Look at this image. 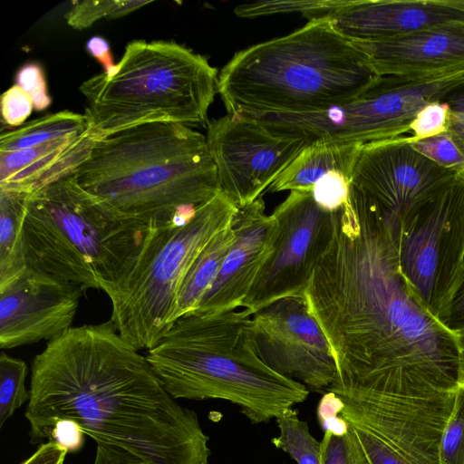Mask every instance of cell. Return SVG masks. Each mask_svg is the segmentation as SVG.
Returning a JSON list of instances; mask_svg holds the SVG:
<instances>
[{
	"label": "cell",
	"instance_id": "cell-29",
	"mask_svg": "<svg viewBox=\"0 0 464 464\" xmlns=\"http://www.w3.org/2000/svg\"><path fill=\"white\" fill-rule=\"evenodd\" d=\"M322 442V464H371L352 424L326 429Z\"/></svg>",
	"mask_w": 464,
	"mask_h": 464
},
{
	"label": "cell",
	"instance_id": "cell-22",
	"mask_svg": "<svg viewBox=\"0 0 464 464\" xmlns=\"http://www.w3.org/2000/svg\"><path fill=\"white\" fill-rule=\"evenodd\" d=\"M234 239L232 221L219 231L196 257L179 286L172 324L179 317L198 309L203 296L216 279Z\"/></svg>",
	"mask_w": 464,
	"mask_h": 464
},
{
	"label": "cell",
	"instance_id": "cell-15",
	"mask_svg": "<svg viewBox=\"0 0 464 464\" xmlns=\"http://www.w3.org/2000/svg\"><path fill=\"white\" fill-rule=\"evenodd\" d=\"M457 176L418 152L405 135L363 144L350 187L373 199L400 223Z\"/></svg>",
	"mask_w": 464,
	"mask_h": 464
},
{
	"label": "cell",
	"instance_id": "cell-16",
	"mask_svg": "<svg viewBox=\"0 0 464 464\" xmlns=\"http://www.w3.org/2000/svg\"><path fill=\"white\" fill-rule=\"evenodd\" d=\"M87 290L25 266L0 284V347L52 341L70 328Z\"/></svg>",
	"mask_w": 464,
	"mask_h": 464
},
{
	"label": "cell",
	"instance_id": "cell-25",
	"mask_svg": "<svg viewBox=\"0 0 464 464\" xmlns=\"http://www.w3.org/2000/svg\"><path fill=\"white\" fill-rule=\"evenodd\" d=\"M280 433L272 439L273 445L288 453L297 464H322V442L315 440L308 423L298 418L290 408L276 418Z\"/></svg>",
	"mask_w": 464,
	"mask_h": 464
},
{
	"label": "cell",
	"instance_id": "cell-37",
	"mask_svg": "<svg viewBox=\"0 0 464 464\" xmlns=\"http://www.w3.org/2000/svg\"><path fill=\"white\" fill-rule=\"evenodd\" d=\"M440 102L449 107L450 120L447 131L464 155V82L446 93Z\"/></svg>",
	"mask_w": 464,
	"mask_h": 464
},
{
	"label": "cell",
	"instance_id": "cell-12",
	"mask_svg": "<svg viewBox=\"0 0 464 464\" xmlns=\"http://www.w3.org/2000/svg\"><path fill=\"white\" fill-rule=\"evenodd\" d=\"M271 216V250L242 304L251 314L282 298H304L333 236L334 212L318 206L311 191H290Z\"/></svg>",
	"mask_w": 464,
	"mask_h": 464
},
{
	"label": "cell",
	"instance_id": "cell-23",
	"mask_svg": "<svg viewBox=\"0 0 464 464\" xmlns=\"http://www.w3.org/2000/svg\"><path fill=\"white\" fill-rule=\"evenodd\" d=\"M31 194L0 188V284L26 266L23 227Z\"/></svg>",
	"mask_w": 464,
	"mask_h": 464
},
{
	"label": "cell",
	"instance_id": "cell-13",
	"mask_svg": "<svg viewBox=\"0 0 464 464\" xmlns=\"http://www.w3.org/2000/svg\"><path fill=\"white\" fill-rule=\"evenodd\" d=\"M207 145L219 191L237 208L262 197L310 141L275 132L246 116L227 114L208 121Z\"/></svg>",
	"mask_w": 464,
	"mask_h": 464
},
{
	"label": "cell",
	"instance_id": "cell-41",
	"mask_svg": "<svg viewBox=\"0 0 464 464\" xmlns=\"http://www.w3.org/2000/svg\"><path fill=\"white\" fill-rule=\"evenodd\" d=\"M86 50L103 67V72L110 71L115 63L109 42L102 36H92L86 43Z\"/></svg>",
	"mask_w": 464,
	"mask_h": 464
},
{
	"label": "cell",
	"instance_id": "cell-39",
	"mask_svg": "<svg viewBox=\"0 0 464 464\" xmlns=\"http://www.w3.org/2000/svg\"><path fill=\"white\" fill-rule=\"evenodd\" d=\"M93 464H149L139 455L122 447L99 442Z\"/></svg>",
	"mask_w": 464,
	"mask_h": 464
},
{
	"label": "cell",
	"instance_id": "cell-10",
	"mask_svg": "<svg viewBox=\"0 0 464 464\" xmlns=\"http://www.w3.org/2000/svg\"><path fill=\"white\" fill-rule=\"evenodd\" d=\"M457 392L409 397L333 392L371 464H439V445Z\"/></svg>",
	"mask_w": 464,
	"mask_h": 464
},
{
	"label": "cell",
	"instance_id": "cell-20",
	"mask_svg": "<svg viewBox=\"0 0 464 464\" xmlns=\"http://www.w3.org/2000/svg\"><path fill=\"white\" fill-rule=\"evenodd\" d=\"M95 139L88 130L24 150L0 151V188L33 194L66 178L86 158Z\"/></svg>",
	"mask_w": 464,
	"mask_h": 464
},
{
	"label": "cell",
	"instance_id": "cell-38",
	"mask_svg": "<svg viewBox=\"0 0 464 464\" xmlns=\"http://www.w3.org/2000/svg\"><path fill=\"white\" fill-rule=\"evenodd\" d=\"M84 435L86 434L83 430L75 420L61 419L54 424L49 440L58 443L68 452H76L83 446Z\"/></svg>",
	"mask_w": 464,
	"mask_h": 464
},
{
	"label": "cell",
	"instance_id": "cell-21",
	"mask_svg": "<svg viewBox=\"0 0 464 464\" xmlns=\"http://www.w3.org/2000/svg\"><path fill=\"white\" fill-rule=\"evenodd\" d=\"M362 146L359 143L312 141L297 154L268 190L312 191L315 182L333 170L352 177Z\"/></svg>",
	"mask_w": 464,
	"mask_h": 464
},
{
	"label": "cell",
	"instance_id": "cell-8",
	"mask_svg": "<svg viewBox=\"0 0 464 464\" xmlns=\"http://www.w3.org/2000/svg\"><path fill=\"white\" fill-rule=\"evenodd\" d=\"M237 208L221 191L174 217L154 219L128 273L105 294L120 335L136 349L155 346L172 324L179 286L205 246L233 221Z\"/></svg>",
	"mask_w": 464,
	"mask_h": 464
},
{
	"label": "cell",
	"instance_id": "cell-19",
	"mask_svg": "<svg viewBox=\"0 0 464 464\" xmlns=\"http://www.w3.org/2000/svg\"><path fill=\"white\" fill-rule=\"evenodd\" d=\"M353 43L379 76L436 73L464 65V24Z\"/></svg>",
	"mask_w": 464,
	"mask_h": 464
},
{
	"label": "cell",
	"instance_id": "cell-42",
	"mask_svg": "<svg viewBox=\"0 0 464 464\" xmlns=\"http://www.w3.org/2000/svg\"><path fill=\"white\" fill-rule=\"evenodd\" d=\"M461 343H464V333L458 335Z\"/></svg>",
	"mask_w": 464,
	"mask_h": 464
},
{
	"label": "cell",
	"instance_id": "cell-18",
	"mask_svg": "<svg viewBox=\"0 0 464 464\" xmlns=\"http://www.w3.org/2000/svg\"><path fill=\"white\" fill-rule=\"evenodd\" d=\"M233 227V245L216 279L194 312L213 314L242 307L271 250L275 220L271 215L266 214L262 197L237 208Z\"/></svg>",
	"mask_w": 464,
	"mask_h": 464
},
{
	"label": "cell",
	"instance_id": "cell-43",
	"mask_svg": "<svg viewBox=\"0 0 464 464\" xmlns=\"http://www.w3.org/2000/svg\"><path fill=\"white\" fill-rule=\"evenodd\" d=\"M461 346H462V349H463V352H464V343H461Z\"/></svg>",
	"mask_w": 464,
	"mask_h": 464
},
{
	"label": "cell",
	"instance_id": "cell-5",
	"mask_svg": "<svg viewBox=\"0 0 464 464\" xmlns=\"http://www.w3.org/2000/svg\"><path fill=\"white\" fill-rule=\"evenodd\" d=\"M246 309L177 319L146 359L167 392L176 399H219L237 405L253 424L267 422L309 391L279 374L259 357L253 319Z\"/></svg>",
	"mask_w": 464,
	"mask_h": 464
},
{
	"label": "cell",
	"instance_id": "cell-31",
	"mask_svg": "<svg viewBox=\"0 0 464 464\" xmlns=\"http://www.w3.org/2000/svg\"><path fill=\"white\" fill-rule=\"evenodd\" d=\"M406 138L413 149L437 165L464 174V155L447 130L421 140Z\"/></svg>",
	"mask_w": 464,
	"mask_h": 464
},
{
	"label": "cell",
	"instance_id": "cell-33",
	"mask_svg": "<svg viewBox=\"0 0 464 464\" xmlns=\"http://www.w3.org/2000/svg\"><path fill=\"white\" fill-rule=\"evenodd\" d=\"M449 120L448 105L440 101L431 102L416 114L407 136L410 140H421L440 134L448 130Z\"/></svg>",
	"mask_w": 464,
	"mask_h": 464
},
{
	"label": "cell",
	"instance_id": "cell-35",
	"mask_svg": "<svg viewBox=\"0 0 464 464\" xmlns=\"http://www.w3.org/2000/svg\"><path fill=\"white\" fill-rule=\"evenodd\" d=\"M15 84L21 87L32 99L37 111L47 109L52 99L48 93L43 67L36 63L23 65L15 75Z\"/></svg>",
	"mask_w": 464,
	"mask_h": 464
},
{
	"label": "cell",
	"instance_id": "cell-1",
	"mask_svg": "<svg viewBox=\"0 0 464 464\" xmlns=\"http://www.w3.org/2000/svg\"><path fill=\"white\" fill-rule=\"evenodd\" d=\"M397 220L350 188L304 293L337 366L331 392L409 397L464 385L459 338L419 302L401 275Z\"/></svg>",
	"mask_w": 464,
	"mask_h": 464
},
{
	"label": "cell",
	"instance_id": "cell-9",
	"mask_svg": "<svg viewBox=\"0 0 464 464\" xmlns=\"http://www.w3.org/2000/svg\"><path fill=\"white\" fill-rule=\"evenodd\" d=\"M464 82V65L429 74L380 76L357 98L308 113L245 112L269 130L310 141L367 144L409 134L420 109Z\"/></svg>",
	"mask_w": 464,
	"mask_h": 464
},
{
	"label": "cell",
	"instance_id": "cell-27",
	"mask_svg": "<svg viewBox=\"0 0 464 464\" xmlns=\"http://www.w3.org/2000/svg\"><path fill=\"white\" fill-rule=\"evenodd\" d=\"M342 0L259 1L237 5L234 13L241 18H256L276 14H301L308 20L327 17Z\"/></svg>",
	"mask_w": 464,
	"mask_h": 464
},
{
	"label": "cell",
	"instance_id": "cell-40",
	"mask_svg": "<svg viewBox=\"0 0 464 464\" xmlns=\"http://www.w3.org/2000/svg\"><path fill=\"white\" fill-rule=\"evenodd\" d=\"M67 453V450L49 440L42 444L35 453L21 464H63Z\"/></svg>",
	"mask_w": 464,
	"mask_h": 464
},
{
	"label": "cell",
	"instance_id": "cell-24",
	"mask_svg": "<svg viewBox=\"0 0 464 464\" xmlns=\"http://www.w3.org/2000/svg\"><path fill=\"white\" fill-rule=\"evenodd\" d=\"M88 130L84 114L62 111L24 123L14 130L3 131L0 151L24 150Z\"/></svg>",
	"mask_w": 464,
	"mask_h": 464
},
{
	"label": "cell",
	"instance_id": "cell-6",
	"mask_svg": "<svg viewBox=\"0 0 464 464\" xmlns=\"http://www.w3.org/2000/svg\"><path fill=\"white\" fill-rule=\"evenodd\" d=\"M218 70L172 41L136 40L108 72L84 81V115L91 133L102 138L150 123H208L218 92Z\"/></svg>",
	"mask_w": 464,
	"mask_h": 464
},
{
	"label": "cell",
	"instance_id": "cell-11",
	"mask_svg": "<svg viewBox=\"0 0 464 464\" xmlns=\"http://www.w3.org/2000/svg\"><path fill=\"white\" fill-rule=\"evenodd\" d=\"M396 248L401 276L436 316L464 262V174L398 222Z\"/></svg>",
	"mask_w": 464,
	"mask_h": 464
},
{
	"label": "cell",
	"instance_id": "cell-26",
	"mask_svg": "<svg viewBox=\"0 0 464 464\" xmlns=\"http://www.w3.org/2000/svg\"><path fill=\"white\" fill-rule=\"evenodd\" d=\"M27 365L20 359L2 352L0 354V428L26 401L30 391L25 388Z\"/></svg>",
	"mask_w": 464,
	"mask_h": 464
},
{
	"label": "cell",
	"instance_id": "cell-17",
	"mask_svg": "<svg viewBox=\"0 0 464 464\" xmlns=\"http://www.w3.org/2000/svg\"><path fill=\"white\" fill-rule=\"evenodd\" d=\"M326 18L350 41H377L464 24V0H342Z\"/></svg>",
	"mask_w": 464,
	"mask_h": 464
},
{
	"label": "cell",
	"instance_id": "cell-30",
	"mask_svg": "<svg viewBox=\"0 0 464 464\" xmlns=\"http://www.w3.org/2000/svg\"><path fill=\"white\" fill-rule=\"evenodd\" d=\"M439 464H464V385L456 394L452 411L440 436Z\"/></svg>",
	"mask_w": 464,
	"mask_h": 464
},
{
	"label": "cell",
	"instance_id": "cell-32",
	"mask_svg": "<svg viewBox=\"0 0 464 464\" xmlns=\"http://www.w3.org/2000/svg\"><path fill=\"white\" fill-rule=\"evenodd\" d=\"M350 179L351 177L337 170L325 174L313 186L311 192L314 201L330 212L340 209L348 200Z\"/></svg>",
	"mask_w": 464,
	"mask_h": 464
},
{
	"label": "cell",
	"instance_id": "cell-4",
	"mask_svg": "<svg viewBox=\"0 0 464 464\" xmlns=\"http://www.w3.org/2000/svg\"><path fill=\"white\" fill-rule=\"evenodd\" d=\"M380 78L326 17L236 53L218 74L229 114L308 113L357 98Z\"/></svg>",
	"mask_w": 464,
	"mask_h": 464
},
{
	"label": "cell",
	"instance_id": "cell-34",
	"mask_svg": "<svg viewBox=\"0 0 464 464\" xmlns=\"http://www.w3.org/2000/svg\"><path fill=\"white\" fill-rule=\"evenodd\" d=\"M435 317L456 335L464 333V262Z\"/></svg>",
	"mask_w": 464,
	"mask_h": 464
},
{
	"label": "cell",
	"instance_id": "cell-28",
	"mask_svg": "<svg viewBox=\"0 0 464 464\" xmlns=\"http://www.w3.org/2000/svg\"><path fill=\"white\" fill-rule=\"evenodd\" d=\"M151 1L130 0H85L74 2L65 14V20L69 26L83 30L91 27L100 19H114L127 15Z\"/></svg>",
	"mask_w": 464,
	"mask_h": 464
},
{
	"label": "cell",
	"instance_id": "cell-7",
	"mask_svg": "<svg viewBox=\"0 0 464 464\" xmlns=\"http://www.w3.org/2000/svg\"><path fill=\"white\" fill-rule=\"evenodd\" d=\"M153 220L117 218L63 179L29 198L23 227L25 266L105 293L130 269Z\"/></svg>",
	"mask_w": 464,
	"mask_h": 464
},
{
	"label": "cell",
	"instance_id": "cell-14",
	"mask_svg": "<svg viewBox=\"0 0 464 464\" xmlns=\"http://www.w3.org/2000/svg\"><path fill=\"white\" fill-rule=\"evenodd\" d=\"M252 319L257 353L268 367L314 390L334 382L332 348L304 297L279 299Z\"/></svg>",
	"mask_w": 464,
	"mask_h": 464
},
{
	"label": "cell",
	"instance_id": "cell-3",
	"mask_svg": "<svg viewBox=\"0 0 464 464\" xmlns=\"http://www.w3.org/2000/svg\"><path fill=\"white\" fill-rule=\"evenodd\" d=\"M64 179L108 214L147 222L170 218L219 191L206 136L177 123L144 124L95 139Z\"/></svg>",
	"mask_w": 464,
	"mask_h": 464
},
{
	"label": "cell",
	"instance_id": "cell-36",
	"mask_svg": "<svg viewBox=\"0 0 464 464\" xmlns=\"http://www.w3.org/2000/svg\"><path fill=\"white\" fill-rule=\"evenodd\" d=\"M33 110L31 97L17 84L11 86L1 96L2 121L6 126H22Z\"/></svg>",
	"mask_w": 464,
	"mask_h": 464
},
{
	"label": "cell",
	"instance_id": "cell-2",
	"mask_svg": "<svg viewBox=\"0 0 464 464\" xmlns=\"http://www.w3.org/2000/svg\"><path fill=\"white\" fill-rule=\"evenodd\" d=\"M29 391L31 444L70 419L97 443L122 447L149 464H208L209 438L197 413L167 392L111 321L49 341L33 361Z\"/></svg>",
	"mask_w": 464,
	"mask_h": 464
}]
</instances>
